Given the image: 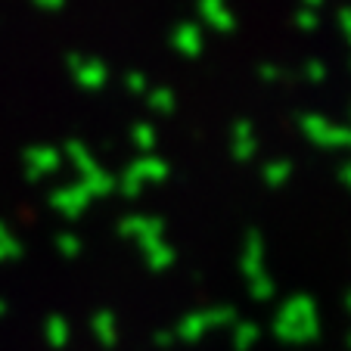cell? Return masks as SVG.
<instances>
[{"label": "cell", "mask_w": 351, "mask_h": 351, "mask_svg": "<svg viewBox=\"0 0 351 351\" xmlns=\"http://www.w3.org/2000/svg\"><path fill=\"white\" fill-rule=\"evenodd\" d=\"M320 330L317 324V305L311 295H292L283 302V308L277 311L274 320V332L286 342H308Z\"/></svg>", "instance_id": "6da1fadb"}, {"label": "cell", "mask_w": 351, "mask_h": 351, "mask_svg": "<svg viewBox=\"0 0 351 351\" xmlns=\"http://www.w3.org/2000/svg\"><path fill=\"white\" fill-rule=\"evenodd\" d=\"M298 128L320 146H351V125H336L317 112H302Z\"/></svg>", "instance_id": "7a4b0ae2"}, {"label": "cell", "mask_w": 351, "mask_h": 351, "mask_svg": "<svg viewBox=\"0 0 351 351\" xmlns=\"http://www.w3.org/2000/svg\"><path fill=\"white\" fill-rule=\"evenodd\" d=\"M237 317V311L227 305L221 308H212V311H196V314H186L184 320L178 324V336L186 339V342H193V339H199L202 332L208 330V326H218V324H227V320Z\"/></svg>", "instance_id": "3957f363"}, {"label": "cell", "mask_w": 351, "mask_h": 351, "mask_svg": "<svg viewBox=\"0 0 351 351\" xmlns=\"http://www.w3.org/2000/svg\"><path fill=\"white\" fill-rule=\"evenodd\" d=\"M230 153L233 159L249 162L255 153H258V137H255L252 119H237L230 128Z\"/></svg>", "instance_id": "277c9868"}, {"label": "cell", "mask_w": 351, "mask_h": 351, "mask_svg": "<svg viewBox=\"0 0 351 351\" xmlns=\"http://www.w3.org/2000/svg\"><path fill=\"white\" fill-rule=\"evenodd\" d=\"M239 265H243L249 280L265 274V237H261L258 227H249V233H245V249L239 255Z\"/></svg>", "instance_id": "5b68a950"}, {"label": "cell", "mask_w": 351, "mask_h": 351, "mask_svg": "<svg viewBox=\"0 0 351 351\" xmlns=\"http://www.w3.org/2000/svg\"><path fill=\"white\" fill-rule=\"evenodd\" d=\"M119 230L125 237H134V239H146V237H162L165 230V221L159 215H125L119 221Z\"/></svg>", "instance_id": "8992f818"}, {"label": "cell", "mask_w": 351, "mask_h": 351, "mask_svg": "<svg viewBox=\"0 0 351 351\" xmlns=\"http://www.w3.org/2000/svg\"><path fill=\"white\" fill-rule=\"evenodd\" d=\"M137 243H140V249H143L146 265L153 267V271H165V267H171L174 258H178L174 245L165 243L162 237H146V239H137Z\"/></svg>", "instance_id": "52a82bcc"}, {"label": "cell", "mask_w": 351, "mask_h": 351, "mask_svg": "<svg viewBox=\"0 0 351 351\" xmlns=\"http://www.w3.org/2000/svg\"><path fill=\"white\" fill-rule=\"evenodd\" d=\"M171 44L178 47L180 53L199 56V53H202V44H206V38H202V28H199L196 22H178V25L171 28Z\"/></svg>", "instance_id": "ba28073f"}, {"label": "cell", "mask_w": 351, "mask_h": 351, "mask_svg": "<svg viewBox=\"0 0 351 351\" xmlns=\"http://www.w3.org/2000/svg\"><path fill=\"white\" fill-rule=\"evenodd\" d=\"M196 7H199V16L212 28H221V32L237 28V16H233V10L227 7L224 0H196Z\"/></svg>", "instance_id": "9c48e42d"}, {"label": "cell", "mask_w": 351, "mask_h": 351, "mask_svg": "<svg viewBox=\"0 0 351 351\" xmlns=\"http://www.w3.org/2000/svg\"><path fill=\"white\" fill-rule=\"evenodd\" d=\"M128 171H131L140 184H146V180H162V178H168V162L162 159V156L143 153L140 159H134L131 165H128Z\"/></svg>", "instance_id": "30bf717a"}, {"label": "cell", "mask_w": 351, "mask_h": 351, "mask_svg": "<svg viewBox=\"0 0 351 351\" xmlns=\"http://www.w3.org/2000/svg\"><path fill=\"white\" fill-rule=\"evenodd\" d=\"M72 66H75V75H78L81 81H84V87H103L109 78V69L106 62H99V60H81V56H72Z\"/></svg>", "instance_id": "8fae6325"}, {"label": "cell", "mask_w": 351, "mask_h": 351, "mask_svg": "<svg viewBox=\"0 0 351 351\" xmlns=\"http://www.w3.org/2000/svg\"><path fill=\"white\" fill-rule=\"evenodd\" d=\"M292 174V162L289 159H271L265 168H261V178H265L267 186H283Z\"/></svg>", "instance_id": "7c38bea8"}, {"label": "cell", "mask_w": 351, "mask_h": 351, "mask_svg": "<svg viewBox=\"0 0 351 351\" xmlns=\"http://www.w3.org/2000/svg\"><path fill=\"white\" fill-rule=\"evenodd\" d=\"M146 97H149V106L159 109L162 115H171L178 109V97L171 87H153V90H146Z\"/></svg>", "instance_id": "4fadbf2b"}, {"label": "cell", "mask_w": 351, "mask_h": 351, "mask_svg": "<svg viewBox=\"0 0 351 351\" xmlns=\"http://www.w3.org/2000/svg\"><path fill=\"white\" fill-rule=\"evenodd\" d=\"M131 140L143 149V153H149L156 146V140H159V134H156V128L149 125V121H134V128H131Z\"/></svg>", "instance_id": "5bb4252c"}, {"label": "cell", "mask_w": 351, "mask_h": 351, "mask_svg": "<svg viewBox=\"0 0 351 351\" xmlns=\"http://www.w3.org/2000/svg\"><path fill=\"white\" fill-rule=\"evenodd\" d=\"M258 336H261V330H258V324H237L233 326V345L237 348H249L252 342H258Z\"/></svg>", "instance_id": "9a60e30c"}, {"label": "cell", "mask_w": 351, "mask_h": 351, "mask_svg": "<svg viewBox=\"0 0 351 351\" xmlns=\"http://www.w3.org/2000/svg\"><path fill=\"white\" fill-rule=\"evenodd\" d=\"M115 186V178L112 174H106V171H93V174H87V184H84V190L87 193H109Z\"/></svg>", "instance_id": "2e32d148"}, {"label": "cell", "mask_w": 351, "mask_h": 351, "mask_svg": "<svg viewBox=\"0 0 351 351\" xmlns=\"http://www.w3.org/2000/svg\"><path fill=\"white\" fill-rule=\"evenodd\" d=\"M249 289H252L255 298H271L274 295V280L267 274H258V277L249 280Z\"/></svg>", "instance_id": "e0dca14e"}, {"label": "cell", "mask_w": 351, "mask_h": 351, "mask_svg": "<svg viewBox=\"0 0 351 351\" xmlns=\"http://www.w3.org/2000/svg\"><path fill=\"white\" fill-rule=\"evenodd\" d=\"M72 156H75V162H78V165H81V171H87V174H93V171H97V162H93V156L90 153H87V149H84V146H81V143H72Z\"/></svg>", "instance_id": "ac0fdd59"}, {"label": "cell", "mask_w": 351, "mask_h": 351, "mask_svg": "<svg viewBox=\"0 0 351 351\" xmlns=\"http://www.w3.org/2000/svg\"><path fill=\"white\" fill-rule=\"evenodd\" d=\"M115 184H119V186H121V193H125V196H137V193H140V190H143V184H140V180H137V178H134V174H131V171H128V168H125V174H121V178H119V180H115Z\"/></svg>", "instance_id": "d6986e66"}, {"label": "cell", "mask_w": 351, "mask_h": 351, "mask_svg": "<svg viewBox=\"0 0 351 351\" xmlns=\"http://www.w3.org/2000/svg\"><path fill=\"white\" fill-rule=\"evenodd\" d=\"M302 72H305V78H311V81H324L326 78V62L324 60H308L305 66H302Z\"/></svg>", "instance_id": "ffe728a7"}, {"label": "cell", "mask_w": 351, "mask_h": 351, "mask_svg": "<svg viewBox=\"0 0 351 351\" xmlns=\"http://www.w3.org/2000/svg\"><path fill=\"white\" fill-rule=\"evenodd\" d=\"M125 87H128V90H134V93H146V90H149L143 72H128L125 75Z\"/></svg>", "instance_id": "44dd1931"}, {"label": "cell", "mask_w": 351, "mask_h": 351, "mask_svg": "<svg viewBox=\"0 0 351 351\" xmlns=\"http://www.w3.org/2000/svg\"><path fill=\"white\" fill-rule=\"evenodd\" d=\"M317 22H320V16H317V10H308V7H302L295 13V25L298 28H317Z\"/></svg>", "instance_id": "7402d4cb"}, {"label": "cell", "mask_w": 351, "mask_h": 351, "mask_svg": "<svg viewBox=\"0 0 351 351\" xmlns=\"http://www.w3.org/2000/svg\"><path fill=\"white\" fill-rule=\"evenodd\" d=\"M258 75H261V78H283V75H286V69H280V66H274V62H261V66H258Z\"/></svg>", "instance_id": "603a6c76"}, {"label": "cell", "mask_w": 351, "mask_h": 351, "mask_svg": "<svg viewBox=\"0 0 351 351\" xmlns=\"http://www.w3.org/2000/svg\"><path fill=\"white\" fill-rule=\"evenodd\" d=\"M99 330H103V336H106V339H112V336H115L112 314H99Z\"/></svg>", "instance_id": "cb8c5ba5"}, {"label": "cell", "mask_w": 351, "mask_h": 351, "mask_svg": "<svg viewBox=\"0 0 351 351\" xmlns=\"http://www.w3.org/2000/svg\"><path fill=\"white\" fill-rule=\"evenodd\" d=\"M339 25H342V32L348 34V40H351V7L339 10Z\"/></svg>", "instance_id": "d4e9b609"}, {"label": "cell", "mask_w": 351, "mask_h": 351, "mask_svg": "<svg viewBox=\"0 0 351 351\" xmlns=\"http://www.w3.org/2000/svg\"><path fill=\"white\" fill-rule=\"evenodd\" d=\"M339 180H342V184H345V186H348V190H351V159L345 162L342 168H339Z\"/></svg>", "instance_id": "484cf974"}, {"label": "cell", "mask_w": 351, "mask_h": 351, "mask_svg": "<svg viewBox=\"0 0 351 351\" xmlns=\"http://www.w3.org/2000/svg\"><path fill=\"white\" fill-rule=\"evenodd\" d=\"M62 245H66L69 252H75V249H78V239H75V237H62Z\"/></svg>", "instance_id": "4316f807"}, {"label": "cell", "mask_w": 351, "mask_h": 351, "mask_svg": "<svg viewBox=\"0 0 351 351\" xmlns=\"http://www.w3.org/2000/svg\"><path fill=\"white\" fill-rule=\"evenodd\" d=\"M302 3H305L308 10H314V7H320V3H324V0H302Z\"/></svg>", "instance_id": "83f0119b"}, {"label": "cell", "mask_w": 351, "mask_h": 351, "mask_svg": "<svg viewBox=\"0 0 351 351\" xmlns=\"http://www.w3.org/2000/svg\"><path fill=\"white\" fill-rule=\"evenodd\" d=\"M345 305H348V308H351V292H348V295H345Z\"/></svg>", "instance_id": "f1b7e54d"}, {"label": "cell", "mask_w": 351, "mask_h": 351, "mask_svg": "<svg viewBox=\"0 0 351 351\" xmlns=\"http://www.w3.org/2000/svg\"><path fill=\"white\" fill-rule=\"evenodd\" d=\"M348 342H351V336H348Z\"/></svg>", "instance_id": "f546056e"}, {"label": "cell", "mask_w": 351, "mask_h": 351, "mask_svg": "<svg viewBox=\"0 0 351 351\" xmlns=\"http://www.w3.org/2000/svg\"><path fill=\"white\" fill-rule=\"evenodd\" d=\"M348 112H351V106H348Z\"/></svg>", "instance_id": "4dcf8cb0"}]
</instances>
